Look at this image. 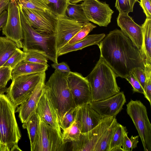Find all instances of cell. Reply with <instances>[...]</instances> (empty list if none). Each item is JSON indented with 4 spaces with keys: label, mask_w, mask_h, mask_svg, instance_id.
Instances as JSON below:
<instances>
[{
    "label": "cell",
    "mask_w": 151,
    "mask_h": 151,
    "mask_svg": "<svg viewBox=\"0 0 151 151\" xmlns=\"http://www.w3.org/2000/svg\"><path fill=\"white\" fill-rule=\"evenodd\" d=\"M78 106L73 108L69 110L64 115L62 122L63 132L69 127L76 120V115Z\"/></svg>",
    "instance_id": "36"
},
{
    "label": "cell",
    "mask_w": 151,
    "mask_h": 151,
    "mask_svg": "<svg viewBox=\"0 0 151 151\" xmlns=\"http://www.w3.org/2000/svg\"><path fill=\"white\" fill-rule=\"evenodd\" d=\"M142 42L140 50L145 65H151V19L146 18L141 26Z\"/></svg>",
    "instance_id": "22"
},
{
    "label": "cell",
    "mask_w": 151,
    "mask_h": 151,
    "mask_svg": "<svg viewBox=\"0 0 151 151\" xmlns=\"http://www.w3.org/2000/svg\"><path fill=\"white\" fill-rule=\"evenodd\" d=\"M126 79L131 84L133 88V93L137 92L144 94V91L139 82L135 76L132 73L127 77Z\"/></svg>",
    "instance_id": "39"
},
{
    "label": "cell",
    "mask_w": 151,
    "mask_h": 151,
    "mask_svg": "<svg viewBox=\"0 0 151 151\" xmlns=\"http://www.w3.org/2000/svg\"><path fill=\"white\" fill-rule=\"evenodd\" d=\"M20 15L23 32L22 41L24 52L33 51L39 52L53 63H58L55 35L40 34L30 24L19 4Z\"/></svg>",
    "instance_id": "4"
},
{
    "label": "cell",
    "mask_w": 151,
    "mask_h": 151,
    "mask_svg": "<svg viewBox=\"0 0 151 151\" xmlns=\"http://www.w3.org/2000/svg\"><path fill=\"white\" fill-rule=\"evenodd\" d=\"M48 66V65L22 61L12 70V81L21 76L45 72Z\"/></svg>",
    "instance_id": "21"
},
{
    "label": "cell",
    "mask_w": 151,
    "mask_h": 151,
    "mask_svg": "<svg viewBox=\"0 0 151 151\" xmlns=\"http://www.w3.org/2000/svg\"><path fill=\"white\" fill-rule=\"evenodd\" d=\"M132 73L139 82L144 90L146 78L144 69L139 68H136L134 69Z\"/></svg>",
    "instance_id": "40"
},
{
    "label": "cell",
    "mask_w": 151,
    "mask_h": 151,
    "mask_svg": "<svg viewBox=\"0 0 151 151\" xmlns=\"http://www.w3.org/2000/svg\"><path fill=\"white\" fill-rule=\"evenodd\" d=\"M126 102L125 96L122 91L106 99L91 102L89 104L101 116L116 117L122 109Z\"/></svg>",
    "instance_id": "15"
},
{
    "label": "cell",
    "mask_w": 151,
    "mask_h": 151,
    "mask_svg": "<svg viewBox=\"0 0 151 151\" xmlns=\"http://www.w3.org/2000/svg\"><path fill=\"white\" fill-rule=\"evenodd\" d=\"M128 132L126 129L124 133L122 145V151H132L137 146L139 142V136L132 135L130 138L128 136Z\"/></svg>",
    "instance_id": "32"
},
{
    "label": "cell",
    "mask_w": 151,
    "mask_h": 151,
    "mask_svg": "<svg viewBox=\"0 0 151 151\" xmlns=\"http://www.w3.org/2000/svg\"><path fill=\"white\" fill-rule=\"evenodd\" d=\"M21 8L28 22L37 32L43 35H55L57 16L52 11Z\"/></svg>",
    "instance_id": "9"
},
{
    "label": "cell",
    "mask_w": 151,
    "mask_h": 151,
    "mask_svg": "<svg viewBox=\"0 0 151 151\" xmlns=\"http://www.w3.org/2000/svg\"><path fill=\"white\" fill-rule=\"evenodd\" d=\"M57 19L55 36L57 52L81 29L83 24L70 18L66 15L57 17Z\"/></svg>",
    "instance_id": "14"
},
{
    "label": "cell",
    "mask_w": 151,
    "mask_h": 151,
    "mask_svg": "<svg viewBox=\"0 0 151 151\" xmlns=\"http://www.w3.org/2000/svg\"><path fill=\"white\" fill-rule=\"evenodd\" d=\"M18 48L13 41L0 37V67L2 66Z\"/></svg>",
    "instance_id": "24"
},
{
    "label": "cell",
    "mask_w": 151,
    "mask_h": 151,
    "mask_svg": "<svg viewBox=\"0 0 151 151\" xmlns=\"http://www.w3.org/2000/svg\"><path fill=\"white\" fill-rule=\"evenodd\" d=\"M39 124V116L37 112L32 115L26 122L23 123V128L26 129L27 131L31 151H34L38 139Z\"/></svg>",
    "instance_id": "23"
},
{
    "label": "cell",
    "mask_w": 151,
    "mask_h": 151,
    "mask_svg": "<svg viewBox=\"0 0 151 151\" xmlns=\"http://www.w3.org/2000/svg\"><path fill=\"white\" fill-rule=\"evenodd\" d=\"M67 82L76 107L91 102V90L86 77L80 73L70 71L68 75Z\"/></svg>",
    "instance_id": "12"
},
{
    "label": "cell",
    "mask_w": 151,
    "mask_h": 151,
    "mask_svg": "<svg viewBox=\"0 0 151 151\" xmlns=\"http://www.w3.org/2000/svg\"><path fill=\"white\" fill-rule=\"evenodd\" d=\"M68 73L55 70L44 86V90L57 111L61 129L64 115L70 109L76 107L68 85Z\"/></svg>",
    "instance_id": "3"
},
{
    "label": "cell",
    "mask_w": 151,
    "mask_h": 151,
    "mask_svg": "<svg viewBox=\"0 0 151 151\" xmlns=\"http://www.w3.org/2000/svg\"><path fill=\"white\" fill-rule=\"evenodd\" d=\"M16 108L6 95L0 94V150L18 145L21 134L15 116Z\"/></svg>",
    "instance_id": "5"
},
{
    "label": "cell",
    "mask_w": 151,
    "mask_h": 151,
    "mask_svg": "<svg viewBox=\"0 0 151 151\" xmlns=\"http://www.w3.org/2000/svg\"><path fill=\"white\" fill-rule=\"evenodd\" d=\"M117 22L122 32L140 50L142 42L141 26L136 23L128 14L119 13L117 18Z\"/></svg>",
    "instance_id": "17"
},
{
    "label": "cell",
    "mask_w": 151,
    "mask_h": 151,
    "mask_svg": "<svg viewBox=\"0 0 151 151\" xmlns=\"http://www.w3.org/2000/svg\"><path fill=\"white\" fill-rule=\"evenodd\" d=\"M7 10V20L2 28V34L14 41L19 48H22L23 35L18 0H10Z\"/></svg>",
    "instance_id": "10"
},
{
    "label": "cell",
    "mask_w": 151,
    "mask_h": 151,
    "mask_svg": "<svg viewBox=\"0 0 151 151\" xmlns=\"http://www.w3.org/2000/svg\"><path fill=\"white\" fill-rule=\"evenodd\" d=\"M8 90V88L6 87H0V94H4L5 93H7Z\"/></svg>",
    "instance_id": "45"
},
{
    "label": "cell",
    "mask_w": 151,
    "mask_h": 151,
    "mask_svg": "<svg viewBox=\"0 0 151 151\" xmlns=\"http://www.w3.org/2000/svg\"><path fill=\"white\" fill-rule=\"evenodd\" d=\"M138 0H116L115 7L119 13L128 14L132 12L134 4Z\"/></svg>",
    "instance_id": "35"
},
{
    "label": "cell",
    "mask_w": 151,
    "mask_h": 151,
    "mask_svg": "<svg viewBox=\"0 0 151 151\" xmlns=\"http://www.w3.org/2000/svg\"><path fill=\"white\" fill-rule=\"evenodd\" d=\"M25 57V52L18 48L2 66L8 67L12 70L19 63L24 60Z\"/></svg>",
    "instance_id": "33"
},
{
    "label": "cell",
    "mask_w": 151,
    "mask_h": 151,
    "mask_svg": "<svg viewBox=\"0 0 151 151\" xmlns=\"http://www.w3.org/2000/svg\"><path fill=\"white\" fill-rule=\"evenodd\" d=\"M12 70L8 67H0V87H6L8 82L12 80Z\"/></svg>",
    "instance_id": "38"
},
{
    "label": "cell",
    "mask_w": 151,
    "mask_h": 151,
    "mask_svg": "<svg viewBox=\"0 0 151 151\" xmlns=\"http://www.w3.org/2000/svg\"><path fill=\"white\" fill-rule=\"evenodd\" d=\"M139 2L146 18L151 19V0H140Z\"/></svg>",
    "instance_id": "41"
},
{
    "label": "cell",
    "mask_w": 151,
    "mask_h": 151,
    "mask_svg": "<svg viewBox=\"0 0 151 151\" xmlns=\"http://www.w3.org/2000/svg\"><path fill=\"white\" fill-rule=\"evenodd\" d=\"M36 112L47 124L56 130L62 137V131L57 113L44 88L38 103Z\"/></svg>",
    "instance_id": "18"
},
{
    "label": "cell",
    "mask_w": 151,
    "mask_h": 151,
    "mask_svg": "<svg viewBox=\"0 0 151 151\" xmlns=\"http://www.w3.org/2000/svg\"><path fill=\"white\" fill-rule=\"evenodd\" d=\"M1 29H2V28L0 29V32L1 30Z\"/></svg>",
    "instance_id": "48"
},
{
    "label": "cell",
    "mask_w": 151,
    "mask_h": 151,
    "mask_svg": "<svg viewBox=\"0 0 151 151\" xmlns=\"http://www.w3.org/2000/svg\"><path fill=\"white\" fill-rule=\"evenodd\" d=\"M126 127L119 123L111 139L109 151H122L121 147L124 133Z\"/></svg>",
    "instance_id": "29"
},
{
    "label": "cell",
    "mask_w": 151,
    "mask_h": 151,
    "mask_svg": "<svg viewBox=\"0 0 151 151\" xmlns=\"http://www.w3.org/2000/svg\"><path fill=\"white\" fill-rule=\"evenodd\" d=\"M115 117L105 116L93 129L87 132L81 133L78 140L72 142V150L93 151L96 143Z\"/></svg>",
    "instance_id": "11"
},
{
    "label": "cell",
    "mask_w": 151,
    "mask_h": 151,
    "mask_svg": "<svg viewBox=\"0 0 151 151\" xmlns=\"http://www.w3.org/2000/svg\"><path fill=\"white\" fill-rule=\"evenodd\" d=\"M7 18V11L4 10L0 15V29L2 28L6 24Z\"/></svg>",
    "instance_id": "43"
},
{
    "label": "cell",
    "mask_w": 151,
    "mask_h": 151,
    "mask_svg": "<svg viewBox=\"0 0 151 151\" xmlns=\"http://www.w3.org/2000/svg\"><path fill=\"white\" fill-rule=\"evenodd\" d=\"M18 0L22 8L40 11H52L48 5L40 0Z\"/></svg>",
    "instance_id": "30"
},
{
    "label": "cell",
    "mask_w": 151,
    "mask_h": 151,
    "mask_svg": "<svg viewBox=\"0 0 151 151\" xmlns=\"http://www.w3.org/2000/svg\"><path fill=\"white\" fill-rule=\"evenodd\" d=\"M144 70L146 76L144 89L145 97L149 101L151 106V65H145Z\"/></svg>",
    "instance_id": "37"
},
{
    "label": "cell",
    "mask_w": 151,
    "mask_h": 151,
    "mask_svg": "<svg viewBox=\"0 0 151 151\" xmlns=\"http://www.w3.org/2000/svg\"><path fill=\"white\" fill-rule=\"evenodd\" d=\"M118 124L116 117L115 118L111 125L96 143L93 151H109L111 139Z\"/></svg>",
    "instance_id": "25"
},
{
    "label": "cell",
    "mask_w": 151,
    "mask_h": 151,
    "mask_svg": "<svg viewBox=\"0 0 151 151\" xmlns=\"http://www.w3.org/2000/svg\"><path fill=\"white\" fill-rule=\"evenodd\" d=\"M104 117L99 114L89 104H87L78 106L76 119L81 123V133H84L97 126Z\"/></svg>",
    "instance_id": "19"
},
{
    "label": "cell",
    "mask_w": 151,
    "mask_h": 151,
    "mask_svg": "<svg viewBox=\"0 0 151 151\" xmlns=\"http://www.w3.org/2000/svg\"><path fill=\"white\" fill-rule=\"evenodd\" d=\"M81 4L89 22L105 27L111 22L114 12L106 2L99 0H84Z\"/></svg>",
    "instance_id": "13"
},
{
    "label": "cell",
    "mask_w": 151,
    "mask_h": 151,
    "mask_svg": "<svg viewBox=\"0 0 151 151\" xmlns=\"http://www.w3.org/2000/svg\"><path fill=\"white\" fill-rule=\"evenodd\" d=\"M116 77L115 73L100 56L92 70L86 77L91 90V102L104 100L119 93L120 88Z\"/></svg>",
    "instance_id": "2"
},
{
    "label": "cell",
    "mask_w": 151,
    "mask_h": 151,
    "mask_svg": "<svg viewBox=\"0 0 151 151\" xmlns=\"http://www.w3.org/2000/svg\"><path fill=\"white\" fill-rule=\"evenodd\" d=\"M84 0H70V2L73 4H77L81 1H83Z\"/></svg>",
    "instance_id": "47"
},
{
    "label": "cell",
    "mask_w": 151,
    "mask_h": 151,
    "mask_svg": "<svg viewBox=\"0 0 151 151\" xmlns=\"http://www.w3.org/2000/svg\"><path fill=\"white\" fill-rule=\"evenodd\" d=\"M38 116V136L34 151L65 150L66 144L63 143L62 137L58 132Z\"/></svg>",
    "instance_id": "8"
},
{
    "label": "cell",
    "mask_w": 151,
    "mask_h": 151,
    "mask_svg": "<svg viewBox=\"0 0 151 151\" xmlns=\"http://www.w3.org/2000/svg\"><path fill=\"white\" fill-rule=\"evenodd\" d=\"M24 52L25 57L23 60L24 61L48 65L47 64V59L42 54L33 51H28Z\"/></svg>",
    "instance_id": "34"
},
{
    "label": "cell",
    "mask_w": 151,
    "mask_h": 151,
    "mask_svg": "<svg viewBox=\"0 0 151 151\" xmlns=\"http://www.w3.org/2000/svg\"><path fill=\"white\" fill-rule=\"evenodd\" d=\"M48 5L53 13L57 17L65 15L66 10L70 2V0H40Z\"/></svg>",
    "instance_id": "28"
},
{
    "label": "cell",
    "mask_w": 151,
    "mask_h": 151,
    "mask_svg": "<svg viewBox=\"0 0 151 151\" xmlns=\"http://www.w3.org/2000/svg\"><path fill=\"white\" fill-rule=\"evenodd\" d=\"M96 26L89 22L84 23L81 29L66 44H71L83 39Z\"/></svg>",
    "instance_id": "31"
},
{
    "label": "cell",
    "mask_w": 151,
    "mask_h": 151,
    "mask_svg": "<svg viewBox=\"0 0 151 151\" xmlns=\"http://www.w3.org/2000/svg\"><path fill=\"white\" fill-rule=\"evenodd\" d=\"M98 45L100 56L116 77L125 78L135 68H145V61L140 50L121 30L110 32Z\"/></svg>",
    "instance_id": "1"
},
{
    "label": "cell",
    "mask_w": 151,
    "mask_h": 151,
    "mask_svg": "<svg viewBox=\"0 0 151 151\" xmlns=\"http://www.w3.org/2000/svg\"><path fill=\"white\" fill-rule=\"evenodd\" d=\"M65 15L70 18L84 24L89 22L86 18L81 4L71 3L67 6Z\"/></svg>",
    "instance_id": "27"
},
{
    "label": "cell",
    "mask_w": 151,
    "mask_h": 151,
    "mask_svg": "<svg viewBox=\"0 0 151 151\" xmlns=\"http://www.w3.org/2000/svg\"><path fill=\"white\" fill-rule=\"evenodd\" d=\"M127 114L140 137L145 151H151V124L146 106L139 100L131 99L127 104Z\"/></svg>",
    "instance_id": "6"
},
{
    "label": "cell",
    "mask_w": 151,
    "mask_h": 151,
    "mask_svg": "<svg viewBox=\"0 0 151 151\" xmlns=\"http://www.w3.org/2000/svg\"><path fill=\"white\" fill-rule=\"evenodd\" d=\"M10 0H0V15L5 10H7Z\"/></svg>",
    "instance_id": "44"
},
{
    "label": "cell",
    "mask_w": 151,
    "mask_h": 151,
    "mask_svg": "<svg viewBox=\"0 0 151 151\" xmlns=\"http://www.w3.org/2000/svg\"><path fill=\"white\" fill-rule=\"evenodd\" d=\"M46 75H44L29 97L19 107L15 112L19 113V117L22 123L26 122L36 112L38 103L43 92Z\"/></svg>",
    "instance_id": "16"
},
{
    "label": "cell",
    "mask_w": 151,
    "mask_h": 151,
    "mask_svg": "<svg viewBox=\"0 0 151 151\" xmlns=\"http://www.w3.org/2000/svg\"><path fill=\"white\" fill-rule=\"evenodd\" d=\"M22 151L18 146V145L14 146L10 150V151Z\"/></svg>",
    "instance_id": "46"
},
{
    "label": "cell",
    "mask_w": 151,
    "mask_h": 151,
    "mask_svg": "<svg viewBox=\"0 0 151 151\" xmlns=\"http://www.w3.org/2000/svg\"><path fill=\"white\" fill-rule=\"evenodd\" d=\"M45 72L21 76L12 81L6 94L17 108L29 96Z\"/></svg>",
    "instance_id": "7"
},
{
    "label": "cell",
    "mask_w": 151,
    "mask_h": 151,
    "mask_svg": "<svg viewBox=\"0 0 151 151\" xmlns=\"http://www.w3.org/2000/svg\"><path fill=\"white\" fill-rule=\"evenodd\" d=\"M105 36L104 33L88 35L79 41L72 44H67L62 47L58 51V55L59 57L93 45H98Z\"/></svg>",
    "instance_id": "20"
},
{
    "label": "cell",
    "mask_w": 151,
    "mask_h": 151,
    "mask_svg": "<svg viewBox=\"0 0 151 151\" xmlns=\"http://www.w3.org/2000/svg\"><path fill=\"white\" fill-rule=\"evenodd\" d=\"M81 133L80 122L76 120L72 124L63 132L62 140L63 143L78 140Z\"/></svg>",
    "instance_id": "26"
},
{
    "label": "cell",
    "mask_w": 151,
    "mask_h": 151,
    "mask_svg": "<svg viewBox=\"0 0 151 151\" xmlns=\"http://www.w3.org/2000/svg\"><path fill=\"white\" fill-rule=\"evenodd\" d=\"M51 66L55 70L63 72L69 73L71 71L69 67L64 62H62L60 63H53L51 64Z\"/></svg>",
    "instance_id": "42"
}]
</instances>
